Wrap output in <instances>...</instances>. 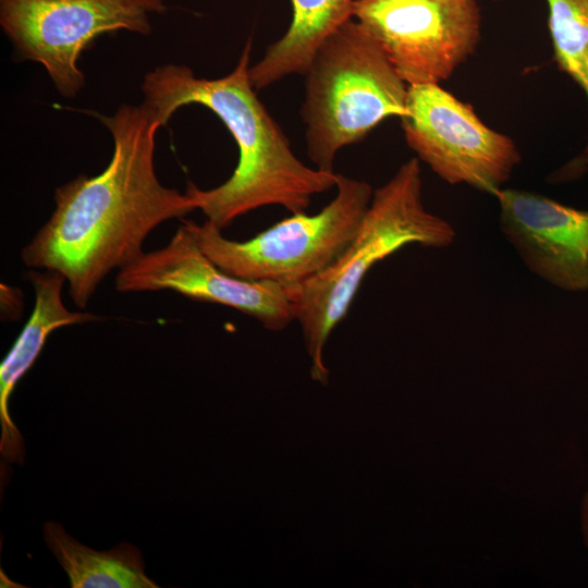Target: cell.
Masks as SVG:
<instances>
[{
  "instance_id": "obj_1",
  "label": "cell",
  "mask_w": 588,
  "mask_h": 588,
  "mask_svg": "<svg viewBox=\"0 0 588 588\" xmlns=\"http://www.w3.org/2000/svg\"><path fill=\"white\" fill-rule=\"evenodd\" d=\"M93 113L113 139L111 160L95 176L81 174L54 191V210L21 252L29 268L61 273L69 295L86 308L97 286L145 252L162 222L197 209L186 193L161 184L155 169L159 122L140 103L111 115Z\"/></svg>"
},
{
  "instance_id": "obj_2",
  "label": "cell",
  "mask_w": 588,
  "mask_h": 588,
  "mask_svg": "<svg viewBox=\"0 0 588 588\" xmlns=\"http://www.w3.org/2000/svg\"><path fill=\"white\" fill-rule=\"evenodd\" d=\"M249 38L232 72L209 79L182 64H164L144 76L142 105L167 125L186 105H201L225 125L237 148L232 175L221 185L201 189L188 182L185 192L197 209L221 231L255 209L278 205L305 212L315 195L336 186L338 173L313 169L293 152L290 142L260 101L250 76Z\"/></svg>"
},
{
  "instance_id": "obj_3",
  "label": "cell",
  "mask_w": 588,
  "mask_h": 588,
  "mask_svg": "<svg viewBox=\"0 0 588 588\" xmlns=\"http://www.w3.org/2000/svg\"><path fill=\"white\" fill-rule=\"evenodd\" d=\"M421 187L419 159L412 158L388 182L373 189L355 236L336 261L309 281L289 289L295 320L311 359L314 380L327 382L329 371L322 360L323 347L377 262L409 244L431 248L453 244L455 229L426 209Z\"/></svg>"
},
{
  "instance_id": "obj_4",
  "label": "cell",
  "mask_w": 588,
  "mask_h": 588,
  "mask_svg": "<svg viewBox=\"0 0 588 588\" xmlns=\"http://www.w3.org/2000/svg\"><path fill=\"white\" fill-rule=\"evenodd\" d=\"M304 76L307 156L319 170L334 172L342 148L406 113L408 85L376 37L353 17L322 42Z\"/></svg>"
},
{
  "instance_id": "obj_5",
  "label": "cell",
  "mask_w": 588,
  "mask_h": 588,
  "mask_svg": "<svg viewBox=\"0 0 588 588\" xmlns=\"http://www.w3.org/2000/svg\"><path fill=\"white\" fill-rule=\"evenodd\" d=\"M336 195L316 215L292 213L246 241L206 220L184 221L201 250L234 277L296 287L333 265L355 236L372 198L366 181L338 173Z\"/></svg>"
},
{
  "instance_id": "obj_6",
  "label": "cell",
  "mask_w": 588,
  "mask_h": 588,
  "mask_svg": "<svg viewBox=\"0 0 588 588\" xmlns=\"http://www.w3.org/2000/svg\"><path fill=\"white\" fill-rule=\"evenodd\" d=\"M164 11V0H0V25L14 57L41 64L56 90L72 98L86 82L78 59L99 36L149 35V15Z\"/></svg>"
},
{
  "instance_id": "obj_7",
  "label": "cell",
  "mask_w": 588,
  "mask_h": 588,
  "mask_svg": "<svg viewBox=\"0 0 588 588\" xmlns=\"http://www.w3.org/2000/svg\"><path fill=\"white\" fill-rule=\"evenodd\" d=\"M408 147L449 184L495 195L522 162L515 142L439 84L408 85L400 118Z\"/></svg>"
},
{
  "instance_id": "obj_8",
  "label": "cell",
  "mask_w": 588,
  "mask_h": 588,
  "mask_svg": "<svg viewBox=\"0 0 588 588\" xmlns=\"http://www.w3.org/2000/svg\"><path fill=\"white\" fill-rule=\"evenodd\" d=\"M352 15L407 85L446 81L481 36L476 0H354Z\"/></svg>"
},
{
  "instance_id": "obj_9",
  "label": "cell",
  "mask_w": 588,
  "mask_h": 588,
  "mask_svg": "<svg viewBox=\"0 0 588 588\" xmlns=\"http://www.w3.org/2000/svg\"><path fill=\"white\" fill-rule=\"evenodd\" d=\"M115 287L120 292L171 290L234 308L271 331H281L295 320L289 289L226 273L201 250L184 223L166 246L144 253L120 269Z\"/></svg>"
},
{
  "instance_id": "obj_10",
  "label": "cell",
  "mask_w": 588,
  "mask_h": 588,
  "mask_svg": "<svg viewBox=\"0 0 588 588\" xmlns=\"http://www.w3.org/2000/svg\"><path fill=\"white\" fill-rule=\"evenodd\" d=\"M494 196L500 229L525 266L558 289L588 292V210L525 189Z\"/></svg>"
},
{
  "instance_id": "obj_11",
  "label": "cell",
  "mask_w": 588,
  "mask_h": 588,
  "mask_svg": "<svg viewBox=\"0 0 588 588\" xmlns=\"http://www.w3.org/2000/svg\"><path fill=\"white\" fill-rule=\"evenodd\" d=\"M27 279L35 290L30 317L0 365V452L10 463H23V437L9 414V399L16 383L39 356L49 334L58 328L98 320L86 311H72L62 301L65 278L53 270H29Z\"/></svg>"
},
{
  "instance_id": "obj_12",
  "label": "cell",
  "mask_w": 588,
  "mask_h": 588,
  "mask_svg": "<svg viewBox=\"0 0 588 588\" xmlns=\"http://www.w3.org/2000/svg\"><path fill=\"white\" fill-rule=\"evenodd\" d=\"M292 20L285 34L271 44L261 59L250 65L256 90L291 74L304 75L319 47L353 17L354 0H290Z\"/></svg>"
},
{
  "instance_id": "obj_13",
  "label": "cell",
  "mask_w": 588,
  "mask_h": 588,
  "mask_svg": "<svg viewBox=\"0 0 588 588\" xmlns=\"http://www.w3.org/2000/svg\"><path fill=\"white\" fill-rule=\"evenodd\" d=\"M44 540L66 572L72 588H156L145 574L138 548L123 542L96 551L71 537L56 522L42 527Z\"/></svg>"
},
{
  "instance_id": "obj_14",
  "label": "cell",
  "mask_w": 588,
  "mask_h": 588,
  "mask_svg": "<svg viewBox=\"0 0 588 588\" xmlns=\"http://www.w3.org/2000/svg\"><path fill=\"white\" fill-rule=\"evenodd\" d=\"M546 2L554 60L581 88L588 101V0ZM584 150H588V142Z\"/></svg>"
},
{
  "instance_id": "obj_15",
  "label": "cell",
  "mask_w": 588,
  "mask_h": 588,
  "mask_svg": "<svg viewBox=\"0 0 588 588\" xmlns=\"http://www.w3.org/2000/svg\"><path fill=\"white\" fill-rule=\"evenodd\" d=\"M586 174H588V150H584L581 154L551 172L547 177V182L551 184H562L576 181Z\"/></svg>"
},
{
  "instance_id": "obj_16",
  "label": "cell",
  "mask_w": 588,
  "mask_h": 588,
  "mask_svg": "<svg viewBox=\"0 0 588 588\" xmlns=\"http://www.w3.org/2000/svg\"><path fill=\"white\" fill-rule=\"evenodd\" d=\"M583 531H584L585 540L588 544V493L586 494L584 504H583Z\"/></svg>"
},
{
  "instance_id": "obj_17",
  "label": "cell",
  "mask_w": 588,
  "mask_h": 588,
  "mask_svg": "<svg viewBox=\"0 0 588 588\" xmlns=\"http://www.w3.org/2000/svg\"><path fill=\"white\" fill-rule=\"evenodd\" d=\"M493 1H503V0H493Z\"/></svg>"
}]
</instances>
